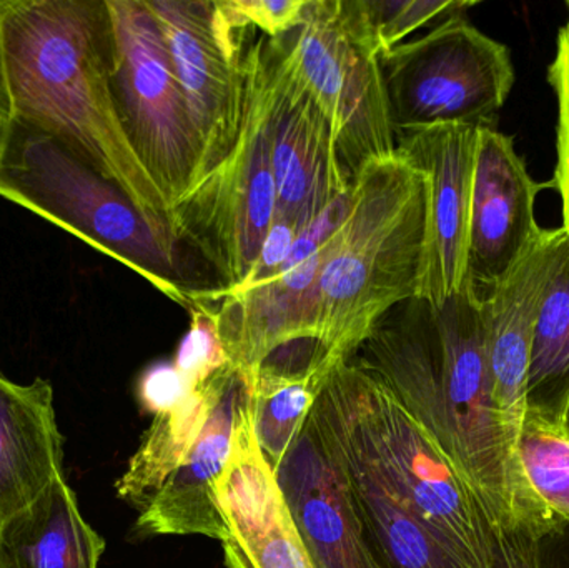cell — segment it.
Returning a JSON list of instances; mask_svg holds the SVG:
<instances>
[{
  "mask_svg": "<svg viewBox=\"0 0 569 568\" xmlns=\"http://www.w3.org/2000/svg\"><path fill=\"white\" fill-rule=\"evenodd\" d=\"M395 129L495 123L517 73L505 43L461 16L380 57Z\"/></svg>",
  "mask_w": 569,
  "mask_h": 568,
  "instance_id": "ba28073f",
  "label": "cell"
},
{
  "mask_svg": "<svg viewBox=\"0 0 569 568\" xmlns=\"http://www.w3.org/2000/svg\"><path fill=\"white\" fill-rule=\"evenodd\" d=\"M427 186L403 157L377 160L351 180L347 219L325 247L315 343L348 362L395 307L417 299Z\"/></svg>",
  "mask_w": 569,
  "mask_h": 568,
  "instance_id": "277c9868",
  "label": "cell"
},
{
  "mask_svg": "<svg viewBox=\"0 0 569 568\" xmlns=\"http://www.w3.org/2000/svg\"><path fill=\"white\" fill-rule=\"evenodd\" d=\"M380 57L407 42L433 20L461 16L477 2L468 0H360Z\"/></svg>",
  "mask_w": 569,
  "mask_h": 568,
  "instance_id": "484cf974",
  "label": "cell"
},
{
  "mask_svg": "<svg viewBox=\"0 0 569 568\" xmlns=\"http://www.w3.org/2000/svg\"><path fill=\"white\" fill-rule=\"evenodd\" d=\"M423 427L487 512L495 537L515 529L520 486L491 393L483 303L470 283L433 309L395 307L351 357Z\"/></svg>",
  "mask_w": 569,
  "mask_h": 568,
  "instance_id": "6da1fadb",
  "label": "cell"
},
{
  "mask_svg": "<svg viewBox=\"0 0 569 568\" xmlns=\"http://www.w3.org/2000/svg\"><path fill=\"white\" fill-rule=\"evenodd\" d=\"M213 377L193 389L176 409L153 416L139 449L130 457L123 476L117 480V496L139 514L146 510L160 487L182 466L199 439L216 397Z\"/></svg>",
  "mask_w": 569,
  "mask_h": 568,
  "instance_id": "7402d4cb",
  "label": "cell"
},
{
  "mask_svg": "<svg viewBox=\"0 0 569 568\" xmlns=\"http://www.w3.org/2000/svg\"><path fill=\"white\" fill-rule=\"evenodd\" d=\"M541 542L543 539L525 526L503 530L497 536L495 568H543Z\"/></svg>",
  "mask_w": 569,
  "mask_h": 568,
  "instance_id": "1f68e13d",
  "label": "cell"
},
{
  "mask_svg": "<svg viewBox=\"0 0 569 568\" xmlns=\"http://www.w3.org/2000/svg\"><path fill=\"white\" fill-rule=\"evenodd\" d=\"M13 126H16V110H13L12 92H10L2 42H0V160L9 146Z\"/></svg>",
  "mask_w": 569,
  "mask_h": 568,
  "instance_id": "d6a6232c",
  "label": "cell"
},
{
  "mask_svg": "<svg viewBox=\"0 0 569 568\" xmlns=\"http://www.w3.org/2000/svg\"><path fill=\"white\" fill-rule=\"evenodd\" d=\"M272 109L276 217L303 230L350 192L351 177L338 156L330 120L291 66L282 39L267 37Z\"/></svg>",
  "mask_w": 569,
  "mask_h": 568,
  "instance_id": "7c38bea8",
  "label": "cell"
},
{
  "mask_svg": "<svg viewBox=\"0 0 569 568\" xmlns=\"http://www.w3.org/2000/svg\"><path fill=\"white\" fill-rule=\"evenodd\" d=\"M569 10V2L567 3ZM548 83L558 102L557 163H555L551 189L561 200V229L569 236V16L557 37V50L547 70Z\"/></svg>",
  "mask_w": 569,
  "mask_h": 568,
  "instance_id": "83f0119b",
  "label": "cell"
},
{
  "mask_svg": "<svg viewBox=\"0 0 569 568\" xmlns=\"http://www.w3.org/2000/svg\"><path fill=\"white\" fill-rule=\"evenodd\" d=\"M113 90L127 136L170 207L196 183L199 149L169 49L146 0H106Z\"/></svg>",
  "mask_w": 569,
  "mask_h": 568,
  "instance_id": "9c48e42d",
  "label": "cell"
},
{
  "mask_svg": "<svg viewBox=\"0 0 569 568\" xmlns=\"http://www.w3.org/2000/svg\"><path fill=\"white\" fill-rule=\"evenodd\" d=\"M300 232V227L291 220L283 219V217H273L272 226H270L269 233L263 240L256 266L252 267L247 279L232 290L250 289V287L260 286V283L269 282V280L279 277L284 260H287L288 253L293 247L295 239Z\"/></svg>",
  "mask_w": 569,
  "mask_h": 568,
  "instance_id": "4dcf8cb0",
  "label": "cell"
},
{
  "mask_svg": "<svg viewBox=\"0 0 569 568\" xmlns=\"http://www.w3.org/2000/svg\"><path fill=\"white\" fill-rule=\"evenodd\" d=\"M513 457L520 486L518 526L528 527L541 539L567 529L569 423L525 413Z\"/></svg>",
  "mask_w": 569,
  "mask_h": 568,
  "instance_id": "44dd1931",
  "label": "cell"
},
{
  "mask_svg": "<svg viewBox=\"0 0 569 568\" xmlns=\"http://www.w3.org/2000/svg\"><path fill=\"white\" fill-rule=\"evenodd\" d=\"M335 367L315 340H300L276 350L250 377L257 440L276 472L303 434Z\"/></svg>",
  "mask_w": 569,
  "mask_h": 568,
  "instance_id": "d6986e66",
  "label": "cell"
},
{
  "mask_svg": "<svg viewBox=\"0 0 569 568\" xmlns=\"http://www.w3.org/2000/svg\"><path fill=\"white\" fill-rule=\"evenodd\" d=\"M192 390L172 362L152 363L143 370L137 383L140 406L153 416L176 409Z\"/></svg>",
  "mask_w": 569,
  "mask_h": 568,
  "instance_id": "f546056e",
  "label": "cell"
},
{
  "mask_svg": "<svg viewBox=\"0 0 569 568\" xmlns=\"http://www.w3.org/2000/svg\"><path fill=\"white\" fill-rule=\"evenodd\" d=\"M190 313L192 322L180 342L173 363L183 379L197 389L230 362L212 312L202 303H197Z\"/></svg>",
  "mask_w": 569,
  "mask_h": 568,
  "instance_id": "4316f807",
  "label": "cell"
},
{
  "mask_svg": "<svg viewBox=\"0 0 569 568\" xmlns=\"http://www.w3.org/2000/svg\"><path fill=\"white\" fill-rule=\"evenodd\" d=\"M545 189H551L550 182L530 176L513 137L495 123L480 126L465 282L478 296H487L505 279L543 232L535 203Z\"/></svg>",
  "mask_w": 569,
  "mask_h": 568,
  "instance_id": "4fadbf2b",
  "label": "cell"
},
{
  "mask_svg": "<svg viewBox=\"0 0 569 568\" xmlns=\"http://www.w3.org/2000/svg\"><path fill=\"white\" fill-rule=\"evenodd\" d=\"M103 550L66 477L0 522V568H99Z\"/></svg>",
  "mask_w": 569,
  "mask_h": 568,
  "instance_id": "ffe728a7",
  "label": "cell"
},
{
  "mask_svg": "<svg viewBox=\"0 0 569 568\" xmlns=\"http://www.w3.org/2000/svg\"><path fill=\"white\" fill-rule=\"evenodd\" d=\"M395 136L398 156L425 177L427 217L417 299L438 309L467 282L480 126L398 127Z\"/></svg>",
  "mask_w": 569,
  "mask_h": 568,
  "instance_id": "8fae6325",
  "label": "cell"
},
{
  "mask_svg": "<svg viewBox=\"0 0 569 568\" xmlns=\"http://www.w3.org/2000/svg\"><path fill=\"white\" fill-rule=\"evenodd\" d=\"M527 412L569 423V236L535 326Z\"/></svg>",
  "mask_w": 569,
  "mask_h": 568,
  "instance_id": "cb8c5ba5",
  "label": "cell"
},
{
  "mask_svg": "<svg viewBox=\"0 0 569 568\" xmlns=\"http://www.w3.org/2000/svg\"><path fill=\"white\" fill-rule=\"evenodd\" d=\"M213 382L212 410L199 439L137 519V530L143 536H206L222 544L230 539L217 506L216 487L232 456L250 382L232 366L219 370Z\"/></svg>",
  "mask_w": 569,
  "mask_h": 568,
  "instance_id": "9a60e30c",
  "label": "cell"
},
{
  "mask_svg": "<svg viewBox=\"0 0 569 568\" xmlns=\"http://www.w3.org/2000/svg\"><path fill=\"white\" fill-rule=\"evenodd\" d=\"M63 470V437L46 379L16 383L0 373V522L29 509Z\"/></svg>",
  "mask_w": 569,
  "mask_h": 568,
  "instance_id": "ac0fdd59",
  "label": "cell"
},
{
  "mask_svg": "<svg viewBox=\"0 0 569 568\" xmlns=\"http://www.w3.org/2000/svg\"><path fill=\"white\" fill-rule=\"evenodd\" d=\"M267 37L243 56L242 122L226 157L187 190L169 212L170 229L192 247L232 290L249 276L276 217Z\"/></svg>",
  "mask_w": 569,
  "mask_h": 568,
  "instance_id": "8992f818",
  "label": "cell"
},
{
  "mask_svg": "<svg viewBox=\"0 0 569 568\" xmlns=\"http://www.w3.org/2000/svg\"><path fill=\"white\" fill-rule=\"evenodd\" d=\"M327 459L340 472L368 540L388 567L467 568L430 529L377 484L353 467L343 466L328 456Z\"/></svg>",
  "mask_w": 569,
  "mask_h": 568,
  "instance_id": "603a6c76",
  "label": "cell"
},
{
  "mask_svg": "<svg viewBox=\"0 0 569 568\" xmlns=\"http://www.w3.org/2000/svg\"><path fill=\"white\" fill-rule=\"evenodd\" d=\"M0 197L119 260L192 310L203 290L169 229L52 137L17 122L0 160Z\"/></svg>",
  "mask_w": 569,
  "mask_h": 568,
  "instance_id": "5b68a950",
  "label": "cell"
},
{
  "mask_svg": "<svg viewBox=\"0 0 569 568\" xmlns=\"http://www.w3.org/2000/svg\"><path fill=\"white\" fill-rule=\"evenodd\" d=\"M233 12L269 39L288 36L303 22L308 0H229Z\"/></svg>",
  "mask_w": 569,
  "mask_h": 568,
  "instance_id": "f1b7e54d",
  "label": "cell"
},
{
  "mask_svg": "<svg viewBox=\"0 0 569 568\" xmlns=\"http://www.w3.org/2000/svg\"><path fill=\"white\" fill-rule=\"evenodd\" d=\"M222 546L227 568H315L287 502L269 526Z\"/></svg>",
  "mask_w": 569,
  "mask_h": 568,
  "instance_id": "d4e9b609",
  "label": "cell"
},
{
  "mask_svg": "<svg viewBox=\"0 0 569 568\" xmlns=\"http://www.w3.org/2000/svg\"><path fill=\"white\" fill-rule=\"evenodd\" d=\"M280 39L330 120L351 179L371 162L397 156L380 52L360 0H308L301 26Z\"/></svg>",
  "mask_w": 569,
  "mask_h": 568,
  "instance_id": "52a82bcc",
  "label": "cell"
},
{
  "mask_svg": "<svg viewBox=\"0 0 569 568\" xmlns=\"http://www.w3.org/2000/svg\"><path fill=\"white\" fill-rule=\"evenodd\" d=\"M0 42L17 122L62 143L172 232L120 116L106 0H0Z\"/></svg>",
  "mask_w": 569,
  "mask_h": 568,
  "instance_id": "7a4b0ae2",
  "label": "cell"
},
{
  "mask_svg": "<svg viewBox=\"0 0 569 568\" xmlns=\"http://www.w3.org/2000/svg\"><path fill=\"white\" fill-rule=\"evenodd\" d=\"M277 479L315 568H390L368 540L340 472L308 426Z\"/></svg>",
  "mask_w": 569,
  "mask_h": 568,
  "instance_id": "e0dca14e",
  "label": "cell"
},
{
  "mask_svg": "<svg viewBox=\"0 0 569 568\" xmlns=\"http://www.w3.org/2000/svg\"><path fill=\"white\" fill-rule=\"evenodd\" d=\"M307 426L330 459L377 484L465 567L495 568L497 537L480 500L373 376L351 360L338 363Z\"/></svg>",
  "mask_w": 569,
  "mask_h": 568,
  "instance_id": "3957f363",
  "label": "cell"
},
{
  "mask_svg": "<svg viewBox=\"0 0 569 568\" xmlns=\"http://www.w3.org/2000/svg\"><path fill=\"white\" fill-rule=\"evenodd\" d=\"M543 568H569V527L541 542Z\"/></svg>",
  "mask_w": 569,
  "mask_h": 568,
  "instance_id": "836d02e7",
  "label": "cell"
},
{
  "mask_svg": "<svg viewBox=\"0 0 569 568\" xmlns=\"http://www.w3.org/2000/svg\"><path fill=\"white\" fill-rule=\"evenodd\" d=\"M565 243L567 232L561 227L543 229L510 273L481 297L491 393L507 429L511 454H515L527 413L528 366L535 326L551 277L563 256Z\"/></svg>",
  "mask_w": 569,
  "mask_h": 568,
  "instance_id": "5bb4252c",
  "label": "cell"
},
{
  "mask_svg": "<svg viewBox=\"0 0 569 568\" xmlns=\"http://www.w3.org/2000/svg\"><path fill=\"white\" fill-rule=\"evenodd\" d=\"M146 3L166 40L196 132L197 183L229 153L239 136L243 56L253 27L233 12L229 0H146Z\"/></svg>",
  "mask_w": 569,
  "mask_h": 568,
  "instance_id": "30bf717a",
  "label": "cell"
},
{
  "mask_svg": "<svg viewBox=\"0 0 569 568\" xmlns=\"http://www.w3.org/2000/svg\"><path fill=\"white\" fill-rule=\"evenodd\" d=\"M325 247L269 282L243 290H210L197 302L212 312L230 366L247 379L276 350L317 339Z\"/></svg>",
  "mask_w": 569,
  "mask_h": 568,
  "instance_id": "2e32d148",
  "label": "cell"
}]
</instances>
